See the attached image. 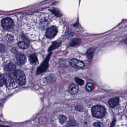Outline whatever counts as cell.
<instances>
[{
  "label": "cell",
  "mask_w": 127,
  "mask_h": 127,
  "mask_svg": "<svg viewBox=\"0 0 127 127\" xmlns=\"http://www.w3.org/2000/svg\"><path fill=\"white\" fill-rule=\"evenodd\" d=\"M76 109L77 110L79 111H82L83 110V108L81 106L78 105V106H76Z\"/></svg>",
  "instance_id": "cell-22"
},
{
  "label": "cell",
  "mask_w": 127,
  "mask_h": 127,
  "mask_svg": "<svg viewBox=\"0 0 127 127\" xmlns=\"http://www.w3.org/2000/svg\"><path fill=\"white\" fill-rule=\"evenodd\" d=\"M80 43V39H75V40H74V42L71 43V45H75Z\"/></svg>",
  "instance_id": "cell-20"
},
{
  "label": "cell",
  "mask_w": 127,
  "mask_h": 127,
  "mask_svg": "<svg viewBox=\"0 0 127 127\" xmlns=\"http://www.w3.org/2000/svg\"><path fill=\"white\" fill-rule=\"evenodd\" d=\"M5 39L6 41L9 43H12L15 40V38L14 36L12 34H7L5 37Z\"/></svg>",
  "instance_id": "cell-13"
},
{
  "label": "cell",
  "mask_w": 127,
  "mask_h": 127,
  "mask_svg": "<svg viewBox=\"0 0 127 127\" xmlns=\"http://www.w3.org/2000/svg\"><path fill=\"white\" fill-rule=\"evenodd\" d=\"M86 89L87 91H89V92L92 91L94 89V86H93L92 83H88L86 86Z\"/></svg>",
  "instance_id": "cell-16"
},
{
  "label": "cell",
  "mask_w": 127,
  "mask_h": 127,
  "mask_svg": "<svg viewBox=\"0 0 127 127\" xmlns=\"http://www.w3.org/2000/svg\"><path fill=\"white\" fill-rule=\"evenodd\" d=\"M95 50V48L93 47L89 48L87 51V52H86V55L88 60L89 61H91L92 59V58H93V55H94V53Z\"/></svg>",
  "instance_id": "cell-11"
},
{
  "label": "cell",
  "mask_w": 127,
  "mask_h": 127,
  "mask_svg": "<svg viewBox=\"0 0 127 127\" xmlns=\"http://www.w3.org/2000/svg\"><path fill=\"white\" fill-rule=\"evenodd\" d=\"M57 33V28L56 26L52 25L47 30L45 36L47 38L52 39L54 38Z\"/></svg>",
  "instance_id": "cell-5"
},
{
  "label": "cell",
  "mask_w": 127,
  "mask_h": 127,
  "mask_svg": "<svg viewBox=\"0 0 127 127\" xmlns=\"http://www.w3.org/2000/svg\"><path fill=\"white\" fill-rule=\"evenodd\" d=\"M1 25L4 29L8 30L12 28L13 22L10 18H4L1 21Z\"/></svg>",
  "instance_id": "cell-4"
},
{
  "label": "cell",
  "mask_w": 127,
  "mask_h": 127,
  "mask_svg": "<svg viewBox=\"0 0 127 127\" xmlns=\"http://www.w3.org/2000/svg\"><path fill=\"white\" fill-rule=\"evenodd\" d=\"M125 43H126V44H127V39H126V40H125Z\"/></svg>",
  "instance_id": "cell-23"
},
{
  "label": "cell",
  "mask_w": 127,
  "mask_h": 127,
  "mask_svg": "<svg viewBox=\"0 0 127 127\" xmlns=\"http://www.w3.org/2000/svg\"><path fill=\"white\" fill-rule=\"evenodd\" d=\"M19 47L22 49H27L29 47V43L25 42H21L18 44Z\"/></svg>",
  "instance_id": "cell-14"
},
{
  "label": "cell",
  "mask_w": 127,
  "mask_h": 127,
  "mask_svg": "<svg viewBox=\"0 0 127 127\" xmlns=\"http://www.w3.org/2000/svg\"><path fill=\"white\" fill-rule=\"evenodd\" d=\"M14 77L16 81L19 84L24 85L26 83V76L22 71L21 70L16 71L14 73Z\"/></svg>",
  "instance_id": "cell-3"
},
{
  "label": "cell",
  "mask_w": 127,
  "mask_h": 127,
  "mask_svg": "<svg viewBox=\"0 0 127 127\" xmlns=\"http://www.w3.org/2000/svg\"><path fill=\"white\" fill-rule=\"evenodd\" d=\"M70 63L72 67L77 69L83 68L85 65L83 62L77 59H71L70 61Z\"/></svg>",
  "instance_id": "cell-6"
},
{
  "label": "cell",
  "mask_w": 127,
  "mask_h": 127,
  "mask_svg": "<svg viewBox=\"0 0 127 127\" xmlns=\"http://www.w3.org/2000/svg\"><path fill=\"white\" fill-rule=\"evenodd\" d=\"M17 61L19 64L21 65L26 62L27 59L24 55L22 54H18L16 56Z\"/></svg>",
  "instance_id": "cell-9"
},
{
  "label": "cell",
  "mask_w": 127,
  "mask_h": 127,
  "mask_svg": "<svg viewBox=\"0 0 127 127\" xmlns=\"http://www.w3.org/2000/svg\"><path fill=\"white\" fill-rule=\"evenodd\" d=\"M4 83L9 88H12L15 86V82L12 77L8 75H5L4 76Z\"/></svg>",
  "instance_id": "cell-7"
},
{
  "label": "cell",
  "mask_w": 127,
  "mask_h": 127,
  "mask_svg": "<svg viewBox=\"0 0 127 127\" xmlns=\"http://www.w3.org/2000/svg\"><path fill=\"white\" fill-rule=\"evenodd\" d=\"M79 88L78 86L74 84H72L69 86V91L72 95H76L78 92Z\"/></svg>",
  "instance_id": "cell-10"
},
{
  "label": "cell",
  "mask_w": 127,
  "mask_h": 127,
  "mask_svg": "<svg viewBox=\"0 0 127 127\" xmlns=\"http://www.w3.org/2000/svg\"><path fill=\"white\" fill-rule=\"evenodd\" d=\"M53 14L38 12L27 16L22 23V30L28 38L32 40L41 39L45 35L51 25L55 21Z\"/></svg>",
  "instance_id": "cell-1"
},
{
  "label": "cell",
  "mask_w": 127,
  "mask_h": 127,
  "mask_svg": "<svg viewBox=\"0 0 127 127\" xmlns=\"http://www.w3.org/2000/svg\"><path fill=\"white\" fill-rule=\"evenodd\" d=\"M60 45V44L59 43H53V45H52V46H51V47H50V48H49V50L51 51L52 50H54V49H55V48H56L58 47H59Z\"/></svg>",
  "instance_id": "cell-18"
},
{
  "label": "cell",
  "mask_w": 127,
  "mask_h": 127,
  "mask_svg": "<svg viewBox=\"0 0 127 127\" xmlns=\"http://www.w3.org/2000/svg\"><path fill=\"white\" fill-rule=\"evenodd\" d=\"M4 76H1L0 77V84L1 86H2L4 84Z\"/></svg>",
  "instance_id": "cell-21"
},
{
  "label": "cell",
  "mask_w": 127,
  "mask_h": 127,
  "mask_svg": "<svg viewBox=\"0 0 127 127\" xmlns=\"http://www.w3.org/2000/svg\"><path fill=\"white\" fill-rule=\"evenodd\" d=\"M92 113L95 117L101 118L105 116L106 110L102 105H97L94 106L92 108Z\"/></svg>",
  "instance_id": "cell-2"
},
{
  "label": "cell",
  "mask_w": 127,
  "mask_h": 127,
  "mask_svg": "<svg viewBox=\"0 0 127 127\" xmlns=\"http://www.w3.org/2000/svg\"><path fill=\"white\" fill-rule=\"evenodd\" d=\"M50 55V54H49V55L48 56V57H47V58L45 59V61H44V62L42 63V65L40 66L39 69H38L37 70V73L39 74L42 73L43 71H44L45 70L47 69L48 66V61L49 60V56Z\"/></svg>",
  "instance_id": "cell-8"
},
{
  "label": "cell",
  "mask_w": 127,
  "mask_h": 127,
  "mask_svg": "<svg viewBox=\"0 0 127 127\" xmlns=\"http://www.w3.org/2000/svg\"><path fill=\"white\" fill-rule=\"evenodd\" d=\"M29 60L31 63H34L37 61V58L36 54H32L30 56Z\"/></svg>",
  "instance_id": "cell-15"
},
{
  "label": "cell",
  "mask_w": 127,
  "mask_h": 127,
  "mask_svg": "<svg viewBox=\"0 0 127 127\" xmlns=\"http://www.w3.org/2000/svg\"><path fill=\"white\" fill-rule=\"evenodd\" d=\"M94 126L96 127H103V124L100 122H97L94 123Z\"/></svg>",
  "instance_id": "cell-19"
},
{
  "label": "cell",
  "mask_w": 127,
  "mask_h": 127,
  "mask_svg": "<svg viewBox=\"0 0 127 127\" xmlns=\"http://www.w3.org/2000/svg\"><path fill=\"white\" fill-rule=\"evenodd\" d=\"M119 99L118 98H115L111 99L109 101V103L110 107L112 108L115 107L119 102Z\"/></svg>",
  "instance_id": "cell-12"
},
{
  "label": "cell",
  "mask_w": 127,
  "mask_h": 127,
  "mask_svg": "<svg viewBox=\"0 0 127 127\" xmlns=\"http://www.w3.org/2000/svg\"><path fill=\"white\" fill-rule=\"evenodd\" d=\"M76 82L78 84L81 85H83L85 84V82L83 79H81L79 78H75V79Z\"/></svg>",
  "instance_id": "cell-17"
}]
</instances>
